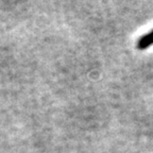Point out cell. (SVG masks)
I'll return each instance as SVG.
<instances>
[{"label": "cell", "mask_w": 153, "mask_h": 153, "mask_svg": "<svg viewBox=\"0 0 153 153\" xmlns=\"http://www.w3.org/2000/svg\"><path fill=\"white\" fill-rule=\"evenodd\" d=\"M151 45H153V30L139 38L138 43H137V48L140 50H143V49L150 47Z\"/></svg>", "instance_id": "1"}]
</instances>
